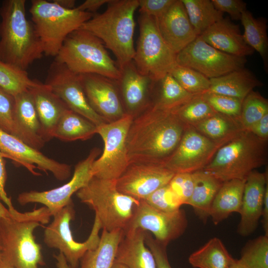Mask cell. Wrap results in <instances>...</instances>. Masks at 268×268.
Masks as SVG:
<instances>
[{
  "mask_svg": "<svg viewBox=\"0 0 268 268\" xmlns=\"http://www.w3.org/2000/svg\"><path fill=\"white\" fill-rule=\"evenodd\" d=\"M188 125L173 110L150 106L134 117L126 137L130 164L164 165L177 147Z\"/></svg>",
  "mask_w": 268,
  "mask_h": 268,
  "instance_id": "cell-1",
  "label": "cell"
},
{
  "mask_svg": "<svg viewBox=\"0 0 268 268\" xmlns=\"http://www.w3.org/2000/svg\"><path fill=\"white\" fill-rule=\"evenodd\" d=\"M25 0H5L0 7V60L22 70L44 55L32 21L27 18Z\"/></svg>",
  "mask_w": 268,
  "mask_h": 268,
  "instance_id": "cell-2",
  "label": "cell"
},
{
  "mask_svg": "<svg viewBox=\"0 0 268 268\" xmlns=\"http://www.w3.org/2000/svg\"><path fill=\"white\" fill-rule=\"evenodd\" d=\"M9 211L8 216L0 218L2 257L14 268H41L45 263L34 232L48 223L52 214L44 206L26 212L15 208Z\"/></svg>",
  "mask_w": 268,
  "mask_h": 268,
  "instance_id": "cell-3",
  "label": "cell"
},
{
  "mask_svg": "<svg viewBox=\"0 0 268 268\" xmlns=\"http://www.w3.org/2000/svg\"><path fill=\"white\" fill-rule=\"evenodd\" d=\"M138 8V0H110L103 12L93 14L80 27L112 51L120 68L133 61L134 56V16Z\"/></svg>",
  "mask_w": 268,
  "mask_h": 268,
  "instance_id": "cell-4",
  "label": "cell"
},
{
  "mask_svg": "<svg viewBox=\"0 0 268 268\" xmlns=\"http://www.w3.org/2000/svg\"><path fill=\"white\" fill-rule=\"evenodd\" d=\"M268 162V141L242 130L221 146L202 170L222 182L246 180Z\"/></svg>",
  "mask_w": 268,
  "mask_h": 268,
  "instance_id": "cell-5",
  "label": "cell"
},
{
  "mask_svg": "<svg viewBox=\"0 0 268 268\" xmlns=\"http://www.w3.org/2000/svg\"><path fill=\"white\" fill-rule=\"evenodd\" d=\"M80 201L93 209L102 229L111 232L124 230L140 201L119 192L116 180L93 176L88 184L76 193Z\"/></svg>",
  "mask_w": 268,
  "mask_h": 268,
  "instance_id": "cell-6",
  "label": "cell"
},
{
  "mask_svg": "<svg viewBox=\"0 0 268 268\" xmlns=\"http://www.w3.org/2000/svg\"><path fill=\"white\" fill-rule=\"evenodd\" d=\"M54 60L78 75L96 74L116 80L120 75L118 65L101 40L81 28L67 37Z\"/></svg>",
  "mask_w": 268,
  "mask_h": 268,
  "instance_id": "cell-7",
  "label": "cell"
},
{
  "mask_svg": "<svg viewBox=\"0 0 268 268\" xmlns=\"http://www.w3.org/2000/svg\"><path fill=\"white\" fill-rule=\"evenodd\" d=\"M29 12L44 55L56 57L67 37L80 29L93 14L64 8L52 1L32 0Z\"/></svg>",
  "mask_w": 268,
  "mask_h": 268,
  "instance_id": "cell-8",
  "label": "cell"
},
{
  "mask_svg": "<svg viewBox=\"0 0 268 268\" xmlns=\"http://www.w3.org/2000/svg\"><path fill=\"white\" fill-rule=\"evenodd\" d=\"M138 22L139 35L133 61L140 73L156 82L177 65L176 54L162 38L155 18L140 13Z\"/></svg>",
  "mask_w": 268,
  "mask_h": 268,
  "instance_id": "cell-9",
  "label": "cell"
},
{
  "mask_svg": "<svg viewBox=\"0 0 268 268\" xmlns=\"http://www.w3.org/2000/svg\"><path fill=\"white\" fill-rule=\"evenodd\" d=\"M53 216V221L44 230V243L49 248L59 250L72 268H77L84 254L98 245L100 239L99 233L102 229L101 224L95 216L87 239L83 242H78L74 240L70 229L71 221L75 217L72 201Z\"/></svg>",
  "mask_w": 268,
  "mask_h": 268,
  "instance_id": "cell-10",
  "label": "cell"
},
{
  "mask_svg": "<svg viewBox=\"0 0 268 268\" xmlns=\"http://www.w3.org/2000/svg\"><path fill=\"white\" fill-rule=\"evenodd\" d=\"M134 118L133 115L126 113L116 121L97 127V134L103 140L104 149L93 164V176L117 180L129 166L126 141Z\"/></svg>",
  "mask_w": 268,
  "mask_h": 268,
  "instance_id": "cell-11",
  "label": "cell"
},
{
  "mask_svg": "<svg viewBox=\"0 0 268 268\" xmlns=\"http://www.w3.org/2000/svg\"><path fill=\"white\" fill-rule=\"evenodd\" d=\"M176 63L211 79L245 67L247 59L221 52L198 36L176 55Z\"/></svg>",
  "mask_w": 268,
  "mask_h": 268,
  "instance_id": "cell-12",
  "label": "cell"
},
{
  "mask_svg": "<svg viewBox=\"0 0 268 268\" xmlns=\"http://www.w3.org/2000/svg\"><path fill=\"white\" fill-rule=\"evenodd\" d=\"M188 224L187 215L184 209L165 212L141 200L124 232L141 229L152 234L157 241L167 246L184 233Z\"/></svg>",
  "mask_w": 268,
  "mask_h": 268,
  "instance_id": "cell-13",
  "label": "cell"
},
{
  "mask_svg": "<svg viewBox=\"0 0 268 268\" xmlns=\"http://www.w3.org/2000/svg\"><path fill=\"white\" fill-rule=\"evenodd\" d=\"M100 152L99 148L91 149L86 158L75 166L72 177L64 185L48 191L22 192L18 195L17 201L22 205L30 203L42 204L53 216L72 201L71 196L74 193L88 184L93 177V164Z\"/></svg>",
  "mask_w": 268,
  "mask_h": 268,
  "instance_id": "cell-14",
  "label": "cell"
},
{
  "mask_svg": "<svg viewBox=\"0 0 268 268\" xmlns=\"http://www.w3.org/2000/svg\"><path fill=\"white\" fill-rule=\"evenodd\" d=\"M229 140H213L188 126L176 150L163 165L175 173L201 170Z\"/></svg>",
  "mask_w": 268,
  "mask_h": 268,
  "instance_id": "cell-15",
  "label": "cell"
},
{
  "mask_svg": "<svg viewBox=\"0 0 268 268\" xmlns=\"http://www.w3.org/2000/svg\"><path fill=\"white\" fill-rule=\"evenodd\" d=\"M71 110L93 123L96 127L108 123L90 106L79 75L65 65L54 61L50 66L44 82Z\"/></svg>",
  "mask_w": 268,
  "mask_h": 268,
  "instance_id": "cell-16",
  "label": "cell"
},
{
  "mask_svg": "<svg viewBox=\"0 0 268 268\" xmlns=\"http://www.w3.org/2000/svg\"><path fill=\"white\" fill-rule=\"evenodd\" d=\"M0 151L14 163L25 167L34 175L40 174L35 171L37 168L46 173L51 172L56 179L61 181L66 180L70 176V165L47 157L15 136L1 130Z\"/></svg>",
  "mask_w": 268,
  "mask_h": 268,
  "instance_id": "cell-17",
  "label": "cell"
},
{
  "mask_svg": "<svg viewBox=\"0 0 268 268\" xmlns=\"http://www.w3.org/2000/svg\"><path fill=\"white\" fill-rule=\"evenodd\" d=\"M175 173L163 165L133 163L116 180L121 193L144 200L160 188L168 184Z\"/></svg>",
  "mask_w": 268,
  "mask_h": 268,
  "instance_id": "cell-18",
  "label": "cell"
},
{
  "mask_svg": "<svg viewBox=\"0 0 268 268\" xmlns=\"http://www.w3.org/2000/svg\"><path fill=\"white\" fill-rule=\"evenodd\" d=\"M79 75L90 106L107 122L125 115L116 80L96 74Z\"/></svg>",
  "mask_w": 268,
  "mask_h": 268,
  "instance_id": "cell-19",
  "label": "cell"
},
{
  "mask_svg": "<svg viewBox=\"0 0 268 268\" xmlns=\"http://www.w3.org/2000/svg\"><path fill=\"white\" fill-rule=\"evenodd\" d=\"M120 69L117 82L121 99L126 113L135 117L150 106L149 94L155 81L140 73L133 61Z\"/></svg>",
  "mask_w": 268,
  "mask_h": 268,
  "instance_id": "cell-20",
  "label": "cell"
},
{
  "mask_svg": "<svg viewBox=\"0 0 268 268\" xmlns=\"http://www.w3.org/2000/svg\"><path fill=\"white\" fill-rule=\"evenodd\" d=\"M268 183V172L252 171L246 180L242 204L241 218L237 232L248 236L256 229L261 218L266 187Z\"/></svg>",
  "mask_w": 268,
  "mask_h": 268,
  "instance_id": "cell-21",
  "label": "cell"
},
{
  "mask_svg": "<svg viewBox=\"0 0 268 268\" xmlns=\"http://www.w3.org/2000/svg\"><path fill=\"white\" fill-rule=\"evenodd\" d=\"M156 21L162 38L176 55L198 37L181 0H175Z\"/></svg>",
  "mask_w": 268,
  "mask_h": 268,
  "instance_id": "cell-22",
  "label": "cell"
},
{
  "mask_svg": "<svg viewBox=\"0 0 268 268\" xmlns=\"http://www.w3.org/2000/svg\"><path fill=\"white\" fill-rule=\"evenodd\" d=\"M29 91L40 123L42 137L45 142L49 141L53 138L60 119L69 108L45 83L36 80Z\"/></svg>",
  "mask_w": 268,
  "mask_h": 268,
  "instance_id": "cell-23",
  "label": "cell"
},
{
  "mask_svg": "<svg viewBox=\"0 0 268 268\" xmlns=\"http://www.w3.org/2000/svg\"><path fill=\"white\" fill-rule=\"evenodd\" d=\"M199 36L213 47L229 55L246 58L254 52L245 42L239 25L228 18H223Z\"/></svg>",
  "mask_w": 268,
  "mask_h": 268,
  "instance_id": "cell-24",
  "label": "cell"
},
{
  "mask_svg": "<svg viewBox=\"0 0 268 268\" xmlns=\"http://www.w3.org/2000/svg\"><path fill=\"white\" fill-rule=\"evenodd\" d=\"M15 97L14 122L18 138L38 150L45 143L32 95L29 90Z\"/></svg>",
  "mask_w": 268,
  "mask_h": 268,
  "instance_id": "cell-25",
  "label": "cell"
},
{
  "mask_svg": "<svg viewBox=\"0 0 268 268\" xmlns=\"http://www.w3.org/2000/svg\"><path fill=\"white\" fill-rule=\"evenodd\" d=\"M145 232L139 229L124 232L115 262L128 268H156L154 257L145 243Z\"/></svg>",
  "mask_w": 268,
  "mask_h": 268,
  "instance_id": "cell-26",
  "label": "cell"
},
{
  "mask_svg": "<svg viewBox=\"0 0 268 268\" xmlns=\"http://www.w3.org/2000/svg\"><path fill=\"white\" fill-rule=\"evenodd\" d=\"M209 80L208 92L230 96L242 101L255 88L263 85L251 71L245 67Z\"/></svg>",
  "mask_w": 268,
  "mask_h": 268,
  "instance_id": "cell-27",
  "label": "cell"
},
{
  "mask_svg": "<svg viewBox=\"0 0 268 268\" xmlns=\"http://www.w3.org/2000/svg\"><path fill=\"white\" fill-rule=\"evenodd\" d=\"M246 180L235 179L222 183L210 210L209 217L214 224L217 225L233 212L239 213Z\"/></svg>",
  "mask_w": 268,
  "mask_h": 268,
  "instance_id": "cell-28",
  "label": "cell"
},
{
  "mask_svg": "<svg viewBox=\"0 0 268 268\" xmlns=\"http://www.w3.org/2000/svg\"><path fill=\"white\" fill-rule=\"evenodd\" d=\"M195 185L187 203L195 214L205 223L209 217L210 210L214 198L223 182L201 170L193 172Z\"/></svg>",
  "mask_w": 268,
  "mask_h": 268,
  "instance_id": "cell-29",
  "label": "cell"
},
{
  "mask_svg": "<svg viewBox=\"0 0 268 268\" xmlns=\"http://www.w3.org/2000/svg\"><path fill=\"white\" fill-rule=\"evenodd\" d=\"M124 234L122 229L111 232L103 229L98 245L84 254L77 268H112Z\"/></svg>",
  "mask_w": 268,
  "mask_h": 268,
  "instance_id": "cell-30",
  "label": "cell"
},
{
  "mask_svg": "<svg viewBox=\"0 0 268 268\" xmlns=\"http://www.w3.org/2000/svg\"><path fill=\"white\" fill-rule=\"evenodd\" d=\"M236 260L222 241L215 237L192 253L188 259L194 268H229Z\"/></svg>",
  "mask_w": 268,
  "mask_h": 268,
  "instance_id": "cell-31",
  "label": "cell"
},
{
  "mask_svg": "<svg viewBox=\"0 0 268 268\" xmlns=\"http://www.w3.org/2000/svg\"><path fill=\"white\" fill-rule=\"evenodd\" d=\"M97 134V127L91 122L67 109L60 119L53 138L64 141L85 140Z\"/></svg>",
  "mask_w": 268,
  "mask_h": 268,
  "instance_id": "cell-32",
  "label": "cell"
},
{
  "mask_svg": "<svg viewBox=\"0 0 268 268\" xmlns=\"http://www.w3.org/2000/svg\"><path fill=\"white\" fill-rule=\"evenodd\" d=\"M240 20L244 29L243 35L245 42L260 54L264 68L268 73V37L266 18H256L246 9L242 13Z\"/></svg>",
  "mask_w": 268,
  "mask_h": 268,
  "instance_id": "cell-33",
  "label": "cell"
},
{
  "mask_svg": "<svg viewBox=\"0 0 268 268\" xmlns=\"http://www.w3.org/2000/svg\"><path fill=\"white\" fill-rule=\"evenodd\" d=\"M154 86L157 93L150 105L161 109L173 110L195 95L185 90L170 73L155 82Z\"/></svg>",
  "mask_w": 268,
  "mask_h": 268,
  "instance_id": "cell-34",
  "label": "cell"
},
{
  "mask_svg": "<svg viewBox=\"0 0 268 268\" xmlns=\"http://www.w3.org/2000/svg\"><path fill=\"white\" fill-rule=\"evenodd\" d=\"M192 126L215 141L229 140L243 130L239 119L217 113Z\"/></svg>",
  "mask_w": 268,
  "mask_h": 268,
  "instance_id": "cell-35",
  "label": "cell"
},
{
  "mask_svg": "<svg viewBox=\"0 0 268 268\" xmlns=\"http://www.w3.org/2000/svg\"><path fill=\"white\" fill-rule=\"evenodd\" d=\"M189 20L198 36L223 18L211 0H181Z\"/></svg>",
  "mask_w": 268,
  "mask_h": 268,
  "instance_id": "cell-36",
  "label": "cell"
},
{
  "mask_svg": "<svg viewBox=\"0 0 268 268\" xmlns=\"http://www.w3.org/2000/svg\"><path fill=\"white\" fill-rule=\"evenodd\" d=\"M36 82L26 70H22L0 60V87L15 96L29 90Z\"/></svg>",
  "mask_w": 268,
  "mask_h": 268,
  "instance_id": "cell-37",
  "label": "cell"
},
{
  "mask_svg": "<svg viewBox=\"0 0 268 268\" xmlns=\"http://www.w3.org/2000/svg\"><path fill=\"white\" fill-rule=\"evenodd\" d=\"M239 260L245 268H268V236L264 234L248 241Z\"/></svg>",
  "mask_w": 268,
  "mask_h": 268,
  "instance_id": "cell-38",
  "label": "cell"
},
{
  "mask_svg": "<svg viewBox=\"0 0 268 268\" xmlns=\"http://www.w3.org/2000/svg\"><path fill=\"white\" fill-rule=\"evenodd\" d=\"M268 114V100L259 92L251 91L243 100L239 121L243 130L253 125Z\"/></svg>",
  "mask_w": 268,
  "mask_h": 268,
  "instance_id": "cell-39",
  "label": "cell"
},
{
  "mask_svg": "<svg viewBox=\"0 0 268 268\" xmlns=\"http://www.w3.org/2000/svg\"><path fill=\"white\" fill-rule=\"evenodd\" d=\"M173 111L178 118L188 126H194L216 113L204 100L201 94L195 95Z\"/></svg>",
  "mask_w": 268,
  "mask_h": 268,
  "instance_id": "cell-40",
  "label": "cell"
},
{
  "mask_svg": "<svg viewBox=\"0 0 268 268\" xmlns=\"http://www.w3.org/2000/svg\"><path fill=\"white\" fill-rule=\"evenodd\" d=\"M170 73L185 90L192 94H201L209 89V79L191 68L177 64Z\"/></svg>",
  "mask_w": 268,
  "mask_h": 268,
  "instance_id": "cell-41",
  "label": "cell"
},
{
  "mask_svg": "<svg viewBox=\"0 0 268 268\" xmlns=\"http://www.w3.org/2000/svg\"><path fill=\"white\" fill-rule=\"evenodd\" d=\"M201 96L216 113L239 120L242 101L230 96L206 91Z\"/></svg>",
  "mask_w": 268,
  "mask_h": 268,
  "instance_id": "cell-42",
  "label": "cell"
},
{
  "mask_svg": "<svg viewBox=\"0 0 268 268\" xmlns=\"http://www.w3.org/2000/svg\"><path fill=\"white\" fill-rule=\"evenodd\" d=\"M143 201L153 207L165 212L176 211L183 205L169 184L156 190Z\"/></svg>",
  "mask_w": 268,
  "mask_h": 268,
  "instance_id": "cell-43",
  "label": "cell"
},
{
  "mask_svg": "<svg viewBox=\"0 0 268 268\" xmlns=\"http://www.w3.org/2000/svg\"><path fill=\"white\" fill-rule=\"evenodd\" d=\"M14 109V96L0 87V130L18 138Z\"/></svg>",
  "mask_w": 268,
  "mask_h": 268,
  "instance_id": "cell-44",
  "label": "cell"
},
{
  "mask_svg": "<svg viewBox=\"0 0 268 268\" xmlns=\"http://www.w3.org/2000/svg\"><path fill=\"white\" fill-rule=\"evenodd\" d=\"M169 185L180 200L183 205L187 204L194 188L195 179L193 173H175Z\"/></svg>",
  "mask_w": 268,
  "mask_h": 268,
  "instance_id": "cell-45",
  "label": "cell"
},
{
  "mask_svg": "<svg viewBox=\"0 0 268 268\" xmlns=\"http://www.w3.org/2000/svg\"><path fill=\"white\" fill-rule=\"evenodd\" d=\"M144 240L146 246L154 257L156 268H172L167 257V246L157 241L149 232L146 231Z\"/></svg>",
  "mask_w": 268,
  "mask_h": 268,
  "instance_id": "cell-46",
  "label": "cell"
},
{
  "mask_svg": "<svg viewBox=\"0 0 268 268\" xmlns=\"http://www.w3.org/2000/svg\"><path fill=\"white\" fill-rule=\"evenodd\" d=\"M174 1L175 0H138L139 11L140 13L158 19Z\"/></svg>",
  "mask_w": 268,
  "mask_h": 268,
  "instance_id": "cell-47",
  "label": "cell"
},
{
  "mask_svg": "<svg viewBox=\"0 0 268 268\" xmlns=\"http://www.w3.org/2000/svg\"><path fill=\"white\" fill-rule=\"evenodd\" d=\"M215 8L222 13L226 12L233 20H240L246 10L247 3L242 0H211Z\"/></svg>",
  "mask_w": 268,
  "mask_h": 268,
  "instance_id": "cell-48",
  "label": "cell"
},
{
  "mask_svg": "<svg viewBox=\"0 0 268 268\" xmlns=\"http://www.w3.org/2000/svg\"><path fill=\"white\" fill-rule=\"evenodd\" d=\"M4 157L8 158L7 155L0 151V200L4 202L8 209L11 210L15 208L12 204L11 198L7 196L5 190L7 174Z\"/></svg>",
  "mask_w": 268,
  "mask_h": 268,
  "instance_id": "cell-49",
  "label": "cell"
},
{
  "mask_svg": "<svg viewBox=\"0 0 268 268\" xmlns=\"http://www.w3.org/2000/svg\"><path fill=\"white\" fill-rule=\"evenodd\" d=\"M259 138L268 141V114L253 125L248 130Z\"/></svg>",
  "mask_w": 268,
  "mask_h": 268,
  "instance_id": "cell-50",
  "label": "cell"
},
{
  "mask_svg": "<svg viewBox=\"0 0 268 268\" xmlns=\"http://www.w3.org/2000/svg\"><path fill=\"white\" fill-rule=\"evenodd\" d=\"M110 0H86L76 7L79 10L93 14V13L96 12V11L103 5L108 3Z\"/></svg>",
  "mask_w": 268,
  "mask_h": 268,
  "instance_id": "cell-51",
  "label": "cell"
},
{
  "mask_svg": "<svg viewBox=\"0 0 268 268\" xmlns=\"http://www.w3.org/2000/svg\"><path fill=\"white\" fill-rule=\"evenodd\" d=\"M261 218L265 235L268 236V183L266 185L264 194Z\"/></svg>",
  "mask_w": 268,
  "mask_h": 268,
  "instance_id": "cell-52",
  "label": "cell"
},
{
  "mask_svg": "<svg viewBox=\"0 0 268 268\" xmlns=\"http://www.w3.org/2000/svg\"><path fill=\"white\" fill-rule=\"evenodd\" d=\"M56 260V264L57 268H72L67 263L64 256L59 252L58 255H54Z\"/></svg>",
  "mask_w": 268,
  "mask_h": 268,
  "instance_id": "cell-53",
  "label": "cell"
},
{
  "mask_svg": "<svg viewBox=\"0 0 268 268\" xmlns=\"http://www.w3.org/2000/svg\"><path fill=\"white\" fill-rule=\"evenodd\" d=\"M54 2L59 6L66 9L75 8V0H53Z\"/></svg>",
  "mask_w": 268,
  "mask_h": 268,
  "instance_id": "cell-54",
  "label": "cell"
},
{
  "mask_svg": "<svg viewBox=\"0 0 268 268\" xmlns=\"http://www.w3.org/2000/svg\"><path fill=\"white\" fill-rule=\"evenodd\" d=\"M10 214L9 209L2 204L0 200V218L8 216Z\"/></svg>",
  "mask_w": 268,
  "mask_h": 268,
  "instance_id": "cell-55",
  "label": "cell"
},
{
  "mask_svg": "<svg viewBox=\"0 0 268 268\" xmlns=\"http://www.w3.org/2000/svg\"><path fill=\"white\" fill-rule=\"evenodd\" d=\"M0 268H14L10 263L4 258L2 257V260L0 263Z\"/></svg>",
  "mask_w": 268,
  "mask_h": 268,
  "instance_id": "cell-56",
  "label": "cell"
},
{
  "mask_svg": "<svg viewBox=\"0 0 268 268\" xmlns=\"http://www.w3.org/2000/svg\"><path fill=\"white\" fill-rule=\"evenodd\" d=\"M229 268H245L239 260H236L235 262Z\"/></svg>",
  "mask_w": 268,
  "mask_h": 268,
  "instance_id": "cell-57",
  "label": "cell"
},
{
  "mask_svg": "<svg viewBox=\"0 0 268 268\" xmlns=\"http://www.w3.org/2000/svg\"><path fill=\"white\" fill-rule=\"evenodd\" d=\"M112 268H128L123 264L115 262L112 267Z\"/></svg>",
  "mask_w": 268,
  "mask_h": 268,
  "instance_id": "cell-58",
  "label": "cell"
},
{
  "mask_svg": "<svg viewBox=\"0 0 268 268\" xmlns=\"http://www.w3.org/2000/svg\"><path fill=\"white\" fill-rule=\"evenodd\" d=\"M2 242H1V239L0 236V263L2 260Z\"/></svg>",
  "mask_w": 268,
  "mask_h": 268,
  "instance_id": "cell-59",
  "label": "cell"
}]
</instances>
